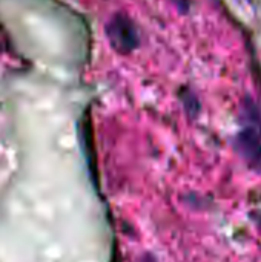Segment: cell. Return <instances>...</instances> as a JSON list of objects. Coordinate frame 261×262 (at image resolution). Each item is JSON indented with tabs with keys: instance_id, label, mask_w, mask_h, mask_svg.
Returning <instances> with one entry per match:
<instances>
[{
	"instance_id": "1",
	"label": "cell",
	"mask_w": 261,
	"mask_h": 262,
	"mask_svg": "<svg viewBox=\"0 0 261 262\" xmlns=\"http://www.w3.org/2000/svg\"><path fill=\"white\" fill-rule=\"evenodd\" d=\"M108 34H109V40L115 46V49L128 52L137 46V32H135L132 23L125 17H118L114 21H111Z\"/></svg>"
},
{
	"instance_id": "2",
	"label": "cell",
	"mask_w": 261,
	"mask_h": 262,
	"mask_svg": "<svg viewBox=\"0 0 261 262\" xmlns=\"http://www.w3.org/2000/svg\"><path fill=\"white\" fill-rule=\"evenodd\" d=\"M258 224H260V229H261V220H260V221H258Z\"/></svg>"
},
{
	"instance_id": "3",
	"label": "cell",
	"mask_w": 261,
	"mask_h": 262,
	"mask_svg": "<svg viewBox=\"0 0 261 262\" xmlns=\"http://www.w3.org/2000/svg\"><path fill=\"white\" fill-rule=\"evenodd\" d=\"M148 262H149V261H148Z\"/></svg>"
}]
</instances>
